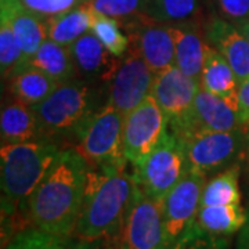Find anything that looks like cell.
Returning a JSON list of instances; mask_svg holds the SVG:
<instances>
[{
	"label": "cell",
	"instance_id": "1",
	"mask_svg": "<svg viewBox=\"0 0 249 249\" xmlns=\"http://www.w3.org/2000/svg\"><path fill=\"white\" fill-rule=\"evenodd\" d=\"M90 166L75 147L62 148L29 196L31 226L72 237L79 219Z\"/></svg>",
	"mask_w": 249,
	"mask_h": 249
},
{
	"label": "cell",
	"instance_id": "2",
	"mask_svg": "<svg viewBox=\"0 0 249 249\" xmlns=\"http://www.w3.org/2000/svg\"><path fill=\"white\" fill-rule=\"evenodd\" d=\"M61 150V145L52 139L1 145L3 238L9 240L18 231L31 227L28 199Z\"/></svg>",
	"mask_w": 249,
	"mask_h": 249
},
{
	"label": "cell",
	"instance_id": "3",
	"mask_svg": "<svg viewBox=\"0 0 249 249\" xmlns=\"http://www.w3.org/2000/svg\"><path fill=\"white\" fill-rule=\"evenodd\" d=\"M134 178L126 168L90 169L73 238L109 240L121 231L133 196Z\"/></svg>",
	"mask_w": 249,
	"mask_h": 249
},
{
	"label": "cell",
	"instance_id": "4",
	"mask_svg": "<svg viewBox=\"0 0 249 249\" xmlns=\"http://www.w3.org/2000/svg\"><path fill=\"white\" fill-rule=\"evenodd\" d=\"M103 106L94 83L76 78L58 83L53 93L32 109L45 139L75 147L85 124Z\"/></svg>",
	"mask_w": 249,
	"mask_h": 249
},
{
	"label": "cell",
	"instance_id": "5",
	"mask_svg": "<svg viewBox=\"0 0 249 249\" xmlns=\"http://www.w3.org/2000/svg\"><path fill=\"white\" fill-rule=\"evenodd\" d=\"M124 121L122 112L104 104L85 124L75 148L88 160L90 169L127 168Z\"/></svg>",
	"mask_w": 249,
	"mask_h": 249
},
{
	"label": "cell",
	"instance_id": "6",
	"mask_svg": "<svg viewBox=\"0 0 249 249\" xmlns=\"http://www.w3.org/2000/svg\"><path fill=\"white\" fill-rule=\"evenodd\" d=\"M104 241L106 249H166L162 202L134 190L121 231Z\"/></svg>",
	"mask_w": 249,
	"mask_h": 249
},
{
	"label": "cell",
	"instance_id": "7",
	"mask_svg": "<svg viewBox=\"0 0 249 249\" xmlns=\"http://www.w3.org/2000/svg\"><path fill=\"white\" fill-rule=\"evenodd\" d=\"M248 129L201 132L178 140L186 154L188 168L209 178L242 162Z\"/></svg>",
	"mask_w": 249,
	"mask_h": 249
},
{
	"label": "cell",
	"instance_id": "8",
	"mask_svg": "<svg viewBox=\"0 0 249 249\" xmlns=\"http://www.w3.org/2000/svg\"><path fill=\"white\" fill-rule=\"evenodd\" d=\"M188 169L183 145L168 130L157 148L134 165L132 175L134 183L147 196L162 202Z\"/></svg>",
	"mask_w": 249,
	"mask_h": 249
},
{
	"label": "cell",
	"instance_id": "9",
	"mask_svg": "<svg viewBox=\"0 0 249 249\" xmlns=\"http://www.w3.org/2000/svg\"><path fill=\"white\" fill-rule=\"evenodd\" d=\"M155 72L140 52L129 43V49L118 64L115 73L106 85V104L127 115L151 94Z\"/></svg>",
	"mask_w": 249,
	"mask_h": 249
},
{
	"label": "cell",
	"instance_id": "10",
	"mask_svg": "<svg viewBox=\"0 0 249 249\" xmlns=\"http://www.w3.org/2000/svg\"><path fill=\"white\" fill-rule=\"evenodd\" d=\"M168 118L151 94L140 106L124 115V151L134 166L142 160L168 133Z\"/></svg>",
	"mask_w": 249,
	"mask_h": 249
},
{
	"label": "cell",
	"instance_id": "11",
	"mask_svg": "<svg viewBox=\"0 0 249 249\" xmlns=\"http://www.w3.org/2000/svg\"><path fill=\"white\" fill-rule=\"evenodd\" d=\"M206 180L199 172L188 169L162 201L166 249L172 248L196 222Z\"/></svg>",
	"mask_w": 249,
	"mask_h": 249
},
{
	"label": "cell",
	"instance_id": "12",
	"mask_svg": "<svg viewBox=\"0 0 249 249\" xmlns=\"http://www.w3.org/2000/svg\"><path fill=\"white\" fill-rule=\"evenodd\" d=\"M133 45L152 71H165L176 61V46L172 28L168 24L155 21L148 14H142L119 22Z\"/></svg>",
	"mask_w": 249,
	"mask_h": 249
},
{
	"label": "cell",
	"instance_id": "13",
	"mask_svg": "<svg viewBox=\"0 0 249 249\" xmlns=\"http://www.w3.org/2000/svg\"><path fill=\"white\" fill-rule=\"evenodd\" d=\"M199 89V80L187 76L176 65L155 75L151 96L168 118V129H175L186 121Z\"/></svg>",
	"mask_w": 249,
	"mask_h": 249
},
{
	"label": "cell",
	"instance_id": "14",
	"mask_svg": "<svg viewBox=\"0 0 249 249\" xmlns=\"http://www.w3.org/2000/svg\"><path fill=\"white\" fill-rule=\"evenodd\" d=\"M244 127L238 112L231 108L223 98L211 91L199 89L190 115L175 129H168L178 140L201 132H224Z\"/></svg>",
	"mask_w": 249,
	"mask_h": 249
},
{
	"label": "cell",
	"instance_id": "15",
	"mask_svg": "<svg viewBox=\"0 0 249 249\" xmlns=\"http://www.w3.org/2000/svg\"><path fill=\"white\" fill-rule=\"evenodd\" d=\"M206 42L230 64L238 82L249 78V40L237 25L212 14L204 21Z\"/></svg>",
	"mask_w": 249,
	"mask_h": 249
},
{
	"label": "cell",
	"instance_id": "16",
	"mask_svg": "<svg viewBox=\"0 0 249 249\" xmlns=\"http://www.w3.org/2000/svg\"><path fill=\"white\" fill-rule=\"evenodd\" d=\"M72 57L80 79L107 85L115 73L121 57H116L91 32L80 36L71 46Z\"/></svg>",
	"mask_w": 249,
	"mask_h": 249
},
{
	"label": "cell",
	"instance_id": "17",
	"mask_svg": "<svg viewBox=\"0 0 249 249\" xmlns=\"http://www.w3.org/2000/svg\"><path fill=\"white\" fill-rule=\"evenodd\" d=\"M170 28L176 46L175 65L187 76L199 80L208 49L204 21L194 19L183 24L170 25Z\"/></svg>",
	"mask_w": 249,
	"mask_h": 249
},
{
	"label": "cell",
	"instance_id": "18",
	"mask_svg": "<svg viewBox=\"0 0 249 249\" xmlns=\"http://www.w3.org/2000/svg\"><path fill=\"white\" fill-rule=\"evenodd\" d=\"M1 19L9 21L25 60L34 57L47 39L46 19L25 9L19 0H1Z\"/></svg>",
	"mask_w": 249,
	"mask_h": 249
},
{
	"label": "cell",
	"instance_id": "19",
	"mask_svg": "<svg viewBox=\"0 0 249 249\" xmlns=\"http://www.w3.org/2000/svg\"><path fill=\"white\" fill-rule=\"evenodd\" d=\"M0 134L1 145L45 139L32 107L10 94L1 106Z\"/></svg>",
	"mask_w": 249,
	"mask_h": 249
},
{
	"label": "cell",
	"instance_id": "20",
	"mask_svg": "<svg viewBox=\"0 0 249 249\" xmlns=\"http://www.w3.org/2000/svg\"><path fill=\"white\" fill-rule=\"evenodd\" d=\"M201 89L208 90L212 94L223 98L229 106L238 112V91L240 82L222 54L208 43L206 55L201 78Z\"/></svg>",
	"mask_w": 249,
	"mask_h": 249
},
{
	"label": "cell",
	"instance_id": "21",
	"mask_svg": "<svg viewBox=\"0 0 249 249\" xmlns=\"http://www.w3.org/2000/svg\"><path fill=\"white\" fill-rule=\"evenodd\" d=\"M7 85L10 96L25 103L29 107L40 104L58 86L55 80L29 62L10 76Z\"/></svg>",
	"mask_w": 249,
	"mask_h": 249
},
{
	"label": "cell",
	"instance_id": "22",
	"mask_svg": "<svg viewBox=\"0 0 249 249\" xmlns=\"http://www.w3.org/2000/svg\"><path fill=\"white\" fill-rule=\"evenodd\" d=\"M29 64L45 72L57 83L79 78L70 46L60 45L49 37L29 60Z\"/></svg>",
	"mask_w": 249,
	"mask_h": 249
},
{
	"label": "cell",
	"instance_id": "23",
	"mask_svg": "<svg viewBox=\"0 0 249 249\" xmlns=\"http://www.w3.org/2000/svg\"><path fill=\"white\" fill-rule=\"evenodd\" d=\"M247 219L248 211H245L241 204L209 205L199 206L196 223L209 234L230 237L234 232L240 231L245 226Z\"/></svg>",
	"mask_w": 249,
	"mask_h": 249
},
{
	"label": "cell",
	"instance_id": "24",
	"mask_svg": "<svg viewBox=\"0 0 249 249\" xmlns=\"http://www.w3.org/2000/svg\"><path fill=\"white\" fill-rule=\"evenodd\" d=\"M93 11L86 3L46 19L47 37L64 46H71L80 36L90 32Z\"/></svg>",
	"mask_w": 249,
	"mask_h": 249
},
{
	"label": "cell",
	"instance_id": "25",
	"mask_svg": "<svg viewBox=\"0 0 249 249\" xmlns=\"http://www.w3.org/2000/svg\"><path fill=\"white\" fill-rule=\"evenodd\" d=\"M241 170L242 168L238 163L208 178L201 196V206L241 204L238 184Z\"/></svg>",
	"mask_w": 249,
	"mask_h": 249
},
{
	"label": "cell",
	"instance_id": "26",
	"mask_svg": "<svg viewBox=\"0 0 249 249\" xmlns=\"http://www.w3.org/2000/svg\"><path fill=\"white\" fill-rule=\"evenodd\" d=\"M201 0H151L147 14L168 25L199 19Z\"/></svg>",
	"mask_w": 249,
	"mask_h": 249
},
{
	"label": "cell",
	"instance_id": "27",
	"mask_svg": "<svg viewBox=\"0 0 249 249\" xmlns=\"http://www.w3.org/2000/svg\"><path fill=\"white\" fill-rule=\"evenodd\" d=\"M73 241V237L55 235L31 226L14 234L1 249H71Z\"/></svg>",
	"mask_w": 249,
	"mask_h": 249
},
{
	"label": "cell",
	"instance_id": "28",
	"mask_svg": "<svg viewBox=\"0 0 249 249\" xmlns=\"http://www.w3.org/2000/svg\"><path fill=\"white\" fill-rule=\"evenodd\" d=\"M90 32L116 57L124 55L129 49V36L124 35L119 21L115 18L93 11Z\"/></svg>",
	"mask_w": 249,
	"mask_h": 249
},
{
	"label": "cell",
	"instance_id": "29",
	"mask_svg": "<svg viewBox=\"0 0 249 249\" xmlns=\"http://www.w3.org/2000/svg\"><path fill=\"white\" fill-rule=\"evenodd\" d=\"M27 60L22 54L14 31L9 24V21L1 19L0 24V72L1 79L7 80L19 70L22 65L27 64Z\"/></svg>",
	"mask_w": 249,
	"mask_h": 249
},
{
	"label": "cell",
	"instance_id": "30",
	"mask_svg": "<svg viewBox=\"0 0 249 249\" xmlns=\"http://www.w3.org/2000/svg\"><path fill=\"white\" fill-rule=\"evenodd\" d=\"M151 0H85L90 9L119 22L147 14Z\"/></svg>",
	"mask_w": 249,
	"mask_h": 249
},
{
	"label": "cell",
	"instance_id": "31",
	"mask_svg": "<svg viewBox=\"0 0 249 249\" xmlns=\"http://www.w3.org/2000/svg\"><path fill=\"white\" fill-rule=\"evenodd\" d=\"M170 249H230V241L229 237L204 231L194 222Z\"/></svg>",
	"mask_w": 249,
	"mask_h": 249
},
{
	"label": "cell",
	"instance_id": "32",
	"mask_svg": "<svg viewBox=\"0 0 249 249\" xmlns=\"http://www.w3.org/2000/svg\"><path fill=\"white\" fill-rule=\"evenodd\" d=\"M212 14L238 25L249 18V0H206Z\"/></svg>",
	"mask_w": 249,
	"mask_h": 249
},
{
	"label": "cell",
	"instance_id": "33",
	"mask_svg": "<svg viewBox=\"0 0 249 249\" xmlns=\"http://www.w3.org/2000/svg\"><path fill=\"white\" fill-rule=\"evenodd\" d=\"M19 1L25 9L43 17L45 19L62 14L82 3V0H19Z\"/></svg>",
	"mask_w": 249,
	"mask_h": 249
},
{
	"label": "cell",
	"instance_id": "34",
	"mask_svg": "<svg viewBox=\"0 0 249 249\" xmlns=\"http://www.w3.org/2000/svg\"><path fill=\"white\" fill-rule=\"evenodd\" d=\"M238 115L241 124L249 130V78L240 83L238 91Z\"/></svg>",
	"mask_w": 249,
	"mask_h": 249
},
{
	"label": "cell",
	"instance_id": "35",
	"mask_svg": "<svg viewBox=\"0 0 249 249\" xmlns=\"http://www.w3.org/2000/svg\"><path fill=\"white\" fill-rule=\"evenodd\" d=\"M71 249H106L103 240H76L73 241Z\"/></svg>",
	"mask_w": 249,
	"mask_h": 249
},
{
	"label": "cell",
	"instance_id": "36",
	"mask_svg": "<svg viewBox=\"0 0 249 249\" xmlns=\"http://www.w3.org/2000/svg\"><path fill=\"white\" fill-rule=\"evenodd\" d=\"M237 249H249V211L248 219L245 226L238 231V238H237Z\"/></svg>",
	"mask_w": 249,
	"mask_h": 249
},
{
	"label": "cell",
	"instance_id": "37",
	"mask_svg": "<svg viewBox=\"0 0 249 249\" xmlns=\"http://www.w3.org/2000/svg\"><path fill=\"white\" fill-rule=\"evenodd\" d=\"M241 168H242V170H245V173H247V180H249V133L248 139H247V144H245V150H244V155H242Z\"/></svg>",
	"mask_w": 249,
	"mask_h": 249
},
{
	"label": "cell",
	"instance_id": "38",
	"mask_svg": "<svg viewBox=\"0 0 249 249\" xmlns=\"http://www.w3.org/2000/svg\"><path fill=\"white\" fill-rule=\"evenodd\" d=\"M237 27H238V29H240L241 32L244 34V36L249 40V18H247L245 21H242Z\"/></svg>",
	"mask_w": 249,
	"mask_h": 249
},
{
	"label": "cell",
	"instance_id": "39",
	"mask_svg": "<svg viewBox=\"0 0 249 249\" xmlns=\"http://www.w3.org/2000/svg\"><path fill=\"white\" fill-rule=\"evenodd\" d=\"M247 184H248V201H249V180H247Z\"/></svg>",
	"mask_w": 249,
	"mask_h": 249
},
{
	"label": "cell",
	"instance_id": "40",
	"mask_svg": "<svg viewBox=\"0 0 249 249\" xmlns=\"http://www.w3.org/2000/svg\"><path fill=\"white\" fill-rule=\"evenodd\" d=\"M83 1H85V0H82V3H83Z\"/></svg>",
	"mask_w": 249,
	"mask_h": 249
}]
</instances>
